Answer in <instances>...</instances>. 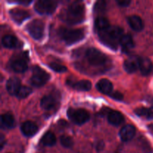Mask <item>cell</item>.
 Listing matches in <instances>:
<instances>
[{
  "instance_id": "1",
  "label": "cell",
  "mask_w": 153,
  "mask_h": 153,
  "mask_svg": "<svg viewBox=\"0 0 153 153\" xmlns=\"http://www.w3.org/2000/svg\"><path fill=\"white\" fill-rule=\"evenodd\" d=\"M85 7L80 2H73L69 5L61 14V18L70 25L80 23L85 20Z\"/></svg>"
},
{
  "instance_id": "2",
  "label": "cell",
  "mask_w": 153,
  "mask_h": 153,
  "mask_svg": "<svg viewBox=\"0 0 153 153\" xmlns=\"http://www.w3.org/2000/svg\"><path fill=\"white\" fill-rule=\"evenodd\" d=\"M100 41L111 49L116 50L124 35L123 30L119 26H110L103 31H98Z\"/></svg>"
},
{
  "instance_id": "3",
  "label": "cell",
  "mask_w": 153,
  "mask_h": 153,
  "mask_svg": "<svg viewBox=\"0 0 153 153\" xmlns=\"http://www.w3.org/2000/svg\"><path fill=\"white\" fill-rule=\"evenodd\" d=\"M60 37L67 45H73L78 43L85 37V32L82 29L61 28L58 30Z\"/></svg>"
},
{
  "instance_id": "4",
  "label": "cell",
  "mask_w": 153,
  "mask_h": 153,
  "mask_svg": "<svg viewBox=\"0 0 153 153\" xmlns=\"http://www.w3.org/2000/svg\"><path fill=\"white\" fill-rule=\"evenodd\" d=\"M32 72L33 75L30 79V83L34 87L40 88L43 86L49 80L50 75L38 66L34 67Z\"/></svg>"
},
{
  "instance_id": "5",
  "label": "cell",
  "mask_w": 153,
  "mask_h": 153,
  "mask_svg": "<svg viewBox=\"0 0 153 153\" xmlns=\"http://www.w3.org/2000/svg\"><path fill=\"white\" fill-rule=\"evenodd\" d=\"M85 56L88 62L94 66L102 65L107 61L106 55L95 48H89L87 49Z\"/></svg>"
},
{
  "instance_id": "6",
  "label": "cell",
  "mask_w": 153,
  "mask_h": 153,
  "mask_svg": "<svg viewBox=\"0 0 153 153\" xmlns=\"http://www.w3.org/2000/svg\"><path fill=\"white\" fill-rule=\"evenodd\" d=\"M67 116L72 122L77 125H82L90 120V114L84 109L70 108L67 111Z\"/></svg>"
},
{
  "instance_id": "7",
  "label": "cell",
  "mask_w": 153,
  "mask_h": 153,
  "mask_svg": "<svg viewBox=\"0 0 153 153\" xmlns=\"http://www.w3.org/2000/svg\"><path fill=\"white\" fill-rule=\"evenodd\" d=\"M26 31L35 40H40L44 34V23L40 19H34L26 25Z\"/></svg>"
},
{
  "instance_id": "8",
  "label": "cell",
  "mask_w": 153,
  "mask_h": 153,
  "mask_svg": "<svg viewBox=\"0 0 153 153\" xmlns=\"http://www.w3.org/2000/svg\"><path fill=\"white\" fill-rule=\"evenodd\" d=\"M58 6L55 1H37L34 4V9L40 14H52Z\"/></svg>"
},
{
  "instance_id": "9",
  "label": "cell",
  "mask_w": 153,
  "mask_h": 153,
  "mask_svg": "<svg viewBox=\"0 0 153 153\" xmlns=\"http://www.w3.org/2000/svg\"><path fill=\"white\" fill-rule=\"evenodd\" d=\"M9 67L13 71L16 73H24L28 69L27 60L24 55H19V56L13 57L9 62Z\"/></svg>"
},
{
  "instance_id": "10",
  "label": "cell",
  "mask_w": 153,
  "mask_h": 153,
  "mask_svg": "<svg viewBox=\"0 0 153 153\" xmlns=\"http://www.w3.org/2000/svg\"><path fill=\"white\" fill-rule=\"evenodd\" d=\"M140 57L137 55H131L124 61V70L128 73H133L139 69L140 65Z\"/></svg>"
},
{
  "instance_id": "11",
  "label": "cell",
  "mask_w": 153,
  "mask_h": 153,
  "mask_svg": "<svg viewBox=\"0 0 153 153\" xmlns=\"http://www.w3.org/2000/svg\"><path fill=\"white\" fill-rule=\"evenodd\" d=\"M10 15L11 19L14 21L16 23L20 25L22 22L26 20L29 18L30 14L27 10H22V9L14 8L10 10Z\"/></svg>"
},
{
  "instance_id": "12",
  "label": "cell",
  "mask_w": 153,
  "mask_h": 153,
  "mask_svg": "<svg viewBox=\"0 0 153 153\" xmlns=\"http://www.w3.org/2000/svg\"><path fill=\"white\" fill-rule=\"evenodd\" d=\"M136 133V129L134 126L126 125L121 128L120 131V137L123 141H129L134 137Z\"/></svg>"
},
{
  "instance_id": "13",
  "label": "cell",
  "mask_w": 153,
  "mask_h": 153,
  "mask_svg": "<svg viewBox=\"0 0 153 153\" xmlns=\"http://www.w3.org/2000/svg\"><path fill=\"white\" fill-rule=\"evenodd\" d=\"M21 131L22 134L26 137H32L34 134H37L38 131V127L34 123L31 121H26L21 125Z\"/></svg>"
},
{
  "instance_id": "14",
  "label": "cell",
  "mask_w": 153,
  "mask_h": 153,
  "mask_svg": "<svg viewBox=\"0 0 153 153\" xmlns=\"http://www.w3.org/2000/svg\"><path fill=\"white\" fill-rule=\"evenodd\" d=\"M21 87L20 80L16 77L10 78L6 83V89L10 95L16 96Z\"/></svg>"
},
{
  "instance_id": "15",
  "label": "cell",
  "mask_w": 153,
  "mask_h": 153,
  "mask_svg": "<svg viewBox=\"0 0 153 153\" xmlns=\"http://www.w3.org/2000/svg\"><path fill=\"white\" fill-rule=\"evenodd\" d=\"M1 43L3 46L8 49H13V48L20 47L22 46V43L19 41L15 36L13 35H5L1 40Z\"/></svg>"
},
{
  "instance_id": "16",
  "label": "cell",
  "mask_w": 153,
  "mask_h": 153,
  "mask_svg": "<svg viewBox=\"0 0 153 153\" xmlns=\"http://www.w3.org/2000/svg\"><path fill=\"white\" fill-rule=\"evenodd\" d=\"M57 105V100L53 95H46L42 98L40 105L43 109L50 111L55 108Z\"/></svg>"
},
{
  "instance_id": "17",
  "label": "cell",
  "mask_w": 153,
  "mask_h": 153,
  "mask_svg": "<svg viewBox=\"0 0 153 153\" xmlns=\"http://www.w3.org/2000/svg\"><path fill=\"white\" fill-rule=\"evenodd\" d=\"M97 88L100 92L110 95L113 91V85L108 79H103L97 82Z\"/></svg>"
},
{
  "instance_id": "18",
  "label": "cell",
  "mask_w": 153,
  "mask_h": 153,
  "mask_svg": "<svg viewBox=\"0 0 153 153\" xmlns=\"http://www.w3.org/2000/svg\"><path fill=\"white\" fill-rule=\"evenodd\" d=\"M108 121L113 126H120L124 121V117L117 111H110L108 113Z\"/></svg>"
},
{
  "instance_id": "19",
  "label": "cell",
  "mask_w": 153,
  "mask_h": 153,
  "mask_svg": "<svg viewBox=\"0 0 153 153\" xmlns=\"http://www.w3.org/2000/svg\"><path fill=\"white\" fill-rule=\"evenodd\" d=\"M120 45L121 48H122L123 52H129V51L131 50L134 46V40H133L132 37L128 34H124V35L123 36L122 38H121Z\"/></svg>"
},
{
  "instance_id": "20",
  "label": "cell",
  "mask_w": 153,
  "mask_h": 153,
  "mask_svg": "<svg viewBox=\"0 0 153 153\" xmlns=\"http://www.w3.org/2000/svg\"><path fill=\"white\" fill-rule=\"evenodd\" d=\"M139 69L140 73L143 76H147L151 73L152 69V64L150 59L146 57H141L140 59V65Z\"/></svg>"
},
{
  "instance_id": "21",
  "label": "cell",
  "mask_w": 153,
  "mask_h": 153,
  "mask_svg": "<svg viewBox=\"0 0 153 153\" xmlns=\"http://www.w3.org/2000/svg\"><path fill=\"white\" fill-rule=\"evenodd\" d=\"M128 25L133 30L136 31H140L143 28V23L141 18L137 15H132L127 18Z\"/></svg>"
},
{
  "instance_id": "22",
  "label": "cell",
  "mask_w": 153,
  "mask_h": 153,
  "mask_svg": "<svg viewBox=\"0 0 153 153\" xmlns=\"http://www.w3.org/2000/svg\"><path fill=\"white\" fill-rule=\"evenodd\" d=\"M1 127L4 128H12L15 126V120L11 114H4L1 117Z\"/></svg>"
},
{
  "instance_id": "23",
  "label": "cell",
  "mask_w": 153,
  "mask_h": 153,
  "mask_svg": "<svg viewBox=\"0 0 153 153\" xmlns=\"http://www.w3.org/2000/svg\"><path fill=\"white\" fill-rule=\"evenodd\" d=\"M134 113L140 117L147 120L153 119V108H138L134 110Z\"/></svg>"
},
{
  "instance_id": "24",
  "label": "cell",
  "mask_w": 153,
  "mask_h": 153,
  "mask_svg": "<svg viewBox=\"0 0 153 153\" xmlns=\"http://www.w3.org/2000/svg\"><path fill=\"white\" fill-rule=\"evenodd\" d=\"M71 86L77 91H89L92 88V85L90 81L81 80L76 82H72Z\"/></svg>"
},
{
  "instance_id": "25",
  "label": "cell",
  "mask_w": 153,
  "mask_h": 153,
  "mask_svg": "<svg viewBox=\"0 0 153 153\" xmlns=\"http://www.w3.org/2000/svg\"><path fill=\"white\" fill-rule=\"evenodd\" d=\"M110 23L108 19L104 16H99L95 20V27L97 29V31H101L105 30L110 27Z\"/></svg>"
},
{
  "instance_id": "26",
  "label": "cell",
  "mask_w": 153,
  "mask_h": 153,
  "mask_svg": "<svg viewBox=\"0 0 153 153\" xmlns=\"http://www.w3.org/2000/svg\"><path fill=\"white\" fill-rule=\"evenodd\" d=\"M41 142L44 146H52L56 143V137L53 133L47 131L42 137Z\"/></svg>"
},
{
  "instance_id": "27",
  "label": "cell",
  "mask_w": 153,
  "mask_h": 153,
  "mask_svg": "<svg viewBox=\"0 0 153 153\" xmlns=\"http://www.w3.org/2000/svg\"><path fill=\"white\" fill-rule=\"evenodd\" d=\"M32 92V90L28 86H22L16 94V97L19 99H24L28 97Z\"/></svg>"
},
{
  "instance_id": "28",
  "label": "cell",
  "mask_w": 153,
  "mask_h": 153,
  "mask_svg": "<svg viewBox=\"0 0 153 153\" xmlns=\"http://www.w3.org/2000/svg\"><path fill=\"white\" fill-rule=\"evenodd\" d=\"M49 67L51 70H54V71H55L56 73H64V72L67 71V68L65 66L55 62H52L51 63V64H49Z\"/></svg>"
},
{
  "instance_id": "29",
  "label": "cell",
  "mask_w": 153,
  "mask_h": 153,
  "mask_svg": "<svg viewBox=\"0 0 153 153\" xmlns=\"http://www.w3.org/2000/svg\"><path fill=\"white\" fill-rule=\"evenodd\" d=\"M60 141H61V145L64 147L66 148H70L73 144V140L70 136L67 135H62L60 138Z\"/></svg>"
},
{
  "instance_id": "30",
  "label": "cell",
  "mask_w": 153,
  "mask_h": 153,
  "mask_svg": "<svg viewBox=\"0 0 153 153\" xmlns=\"http://www.w3.org/2000/svg\"><path fill=\"white\" fill-rule=\"evenodd\" d=\"M110 97H111L114 100H117V101H121L123 99V96L121 93L117 92V91H115V92H112L111 94L109 96Z\"/></svg>"
},
{
  "instance_id": "31",
  "label": "cell",
  "mask_w": 153,
  "mask_h": 153,
  "mask_svg": "<svg viewBox=\"0 0 153 153\" xmlns=\"http://www.w3.org/2000/svg\"><path fill=\"white\" fill-rule=\"evenodd\" d=\"M105 143L103 141H99L97 142V144H96V149H97L98 152H100V151L104 149Z\"/></svg>"
},
{
  "instance_id": "32",
  "label": "cell",
  "mask_w": 153,
  "mask_h": 153,
  "mask_svg": "<svg viewBox=\"0 0 153 153\" xmlns=\"http://www.w3.org/2000/svg\"><path fill=\"white\" fill-rule=\"evenodd\" d=\"M117 3L120 7H127V6L129 5V4L131 3V1L123 0V1H117Z\"/></svg>"
},
{
  "instance_id": "33",
  "label": "cell",
  "mask_w": 153,
  "mask_h": 153,
  "mask_svg": "<svg viewBox=\"0 0 153 153\" xmlns=\"http://www.w3.org/2000/svg\"><path fill=\"white\" fill-rule=\"evenodd\" d=\"M5 143H6V140L5 139H4V136L1 134V135H0V148H1V149H3V147H4Z\"/></svg>"
},
{
  "instance_id": "34",
  "label": "cell",
  "mask_w": 153,
  "mask_h": 153,
  "mask_svg": "<svg viewBox=\"0 0 153 153\" xmlns=\"http://www.w3.org/2000/svg\"><path fill=\"white\" fill-rule=\"evenodd\" d=\"M14 2L19 3V4H25V5H27V4H29L31 3V1H14Z\"/></svg>"
}]
</instances>
